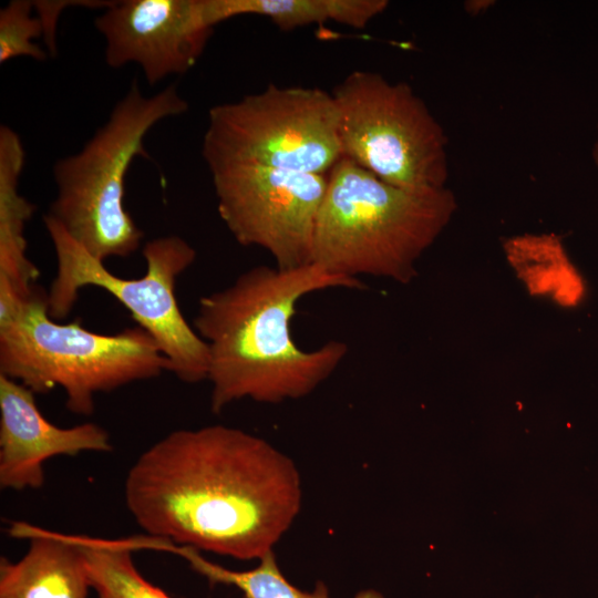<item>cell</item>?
Masks as SVG:
<instances>
[{"mask_svg":"<svg viewBox=\"0 0 598 598\" xmlns=\"http://www.w3.org/2000/svg\"><path fill=\"white\" fill-rule=\"evenodd\" d=\"M126 506L147 535L259 560L299 515L295 462L265 439L223 424L168 433L131 466Z\"/></svg>","mask_w":598,"mask_h":598,"instance_id":"1","label":"cell"},{"mask_svg":"<svg viewBox=\"0 0 598 598\" xmlns=\"http://www.w3.org/2000/svg\"><path fill=\"white\" fill-rule=\"evenodd\" d=\"M333 288L363 285L316 264L293 269L256 266L199 298L193 327L208 347L213 413L243 399L269 404L301 399L332 375L348 346L330 340L301 349L291 323L303 297Z\"/></svg>","mask_w":598,"mask_h":598,"instance_id":"2","label":"cell"},{"mask_svg":"<svg viewBox=\"0 0 598 598\" xmlns=\"http://www.w3.org/2000/svg\"><path fill=\"white\" fill-rule=\"evenodd\" d=\"M312 241L311 264L359 279L408 283L416 262L451 221L456 200L446 188L391 185L341 156L327 174Z\"/></svg>","mask_w":598,"mask_h":598,"instance_id":"3","label":"cell"},{"mask_svg":"<svg viewBox=\"0 0 598 598\" xmlns=\"http://www.w3.org/2000/svg\"><path fill=\"white\" fill-rule=\"evenodd\" d=\"M165 371L167 359L141 327L103 334L78 321L60 323L50 317L47 292L37 286L27 299L0 313V374L34 393L61 388L74 414L91 415L97 393Z\"/></svg>","mask_w":598,"mask_h":598,"instance_id":"4","label":"cell"},{"mask_svg":"<svg viewBox=\"0 0 598 598\" xmlns=\"http://www.w3.org/2000/svg\"><path fill=\"white\" fill-rule=\"evenodd\" d=\"M187 110L176 86L145 96L134 81L82 150L54 164L48 214L96 259L138 249L144 235L124 206L126 173L135 157L150 158L144 138L152 127Z\"/></svg>","mask_w":598,"mask_h":598,"instance_id":"5","label":"cell"},{"mask_svg":"<svg viewBox=\"0 0 598 598\" xmlns=\"http://www.w3.org/2000/svg\"><path fill=\"white\" fill-rule=\"evenodd\" d=\"M43 221L56 257V275L48 297L52 319H64L83 287H99L127 309L131 317L156 342L169 371L186 383L207 380L209 353L206 342L184 318L176 299V280L196 259L195 248L177 235L148 240L142 249L146 272L126 279L110 271L74 240L51 215Z\"/></svg>","mask_w":598,"mask_h":598,"instance_id":"6","label":"cell"},{"mask_svg":"<svg viewBox=\"0 0 598 598\" xmlns=\"http://www.w3.org/2000/svg\"><path fill=\"white\" fill-rule=\"evenodd\" d=\"M331 94L339 110L341 156L398 187H445L447 136L408 83L353 71Z\"/></svg>","mask_w":598,"mask_h":598,"instance_id":"7","label":"cell"},{"mask_svg":"<svg viewBox=\"0 0 598 598\" xmlns=\"http://www.w3.org/2000/svg\"><path fill=\"white\" fill-rule=\"evenodd\" d=\"M338 125L331 93L269 84L209 110L202 155L208 168L254 164L327 175L341 157Z\"/></svg>","mask_w":598,"mask_h":598,"instance_id":"8","label":"cell"},{"mask_svg":"<svg viewBox=\"0 0 598 598\" xmlns=\"http://www.w3.org/2000/svg\"><path fill=\"white\" fill-rule=\"evenodd\" d=\"M217 210L235 240L265 249L280 269L311 264L327 175L254 164L209 168Z\"/></svg>","mask_w":598,"mask_h":598,"instance_id":"9","label":"cell"},{"mask_svg":"<svg viewBox=\"0 0 598 598\" xmlns=\"http://www.w3.org/2000/svg\"><path fill=\"white\" fill-rule=\"evenodd\" d=\"M94 24L105 39L107 65L136 63L150 85L189 71L214 29L203 0L113 1Z\"/></svg>","mask_w":598,"mask_h":598,"instance_id":"10","label":"cell"},{"mask_svg":"<svg viewBox=\"0 0 598 598\" xmlns=\"http://www.w3.org/2000/svg\"><path fill=\"white\" fill-rule=\"evenodd\" d=\"M110 434L95 423L60 427L38 409L34 392L0 374V486L40 488L43 464L56 455L111 452Z\"/></svg>","mask_w":598,"mask_h":598,"instance_id":"11","label":"cell"},{"mask_svg":"<svg viewBox=\"0 0 598 598\" xmlns=\"http://www.w3.org/2000/svg\"><path fill=\"white\" fill-rule=\"evenodd\" d=\"M9 533L29 540L16 563L0 561V598H87L91 587L86 559L76 535L13 522Z\"/></svg>","mask_w":598,"mask_h":598,"instance_id":"12","label":"cell"},{"mask_svg":"<svg viewBox=\"0 0 598 598\" xmlns=\"http://www.w3.org/2000/svg\"><path fill=\"white\" fill-rule=\"evenodd\" d=\"M20 136L9 126L0 127V312L27 299L40 276L27 257L24 228L34 205L18 190L24 165Z\"/></svg>","mask_w":598,"mask_h":598,"instance_id":"13","label":"cell"},{"mask_svg":"<svg viewBox=\"0 0 598 598\" xmlns=\"http://www.w3.org/2000/svg\"><path fill=\"white\" fill-rule=\"evenodd\" d=\"M385 0H203L207 23L216 24L243 14L269 18L280 30L329 20L364 28L388 7Z\"/></svg>","mask_w":598,"mask_h":598,"instance_id":"14","label":"cell"},{"mask_svg":"<svg viewBox=\"0 0 598 598\" xmlns=\"http://www.w3.org/2000/svg\"><path fill=\"white\" fill-rule=\"evenodd\" d=\"M157 548L179 555L210 584L238 588L243 598H330L328 587L323 582H318L312 590H302L293 586L279 568L274 551L259 559L252 569L233 570L207 560L199 550L188 546L176 545L163 539ZM352 598L384 597L374 589H364Z\"/></svg>","mask_w":598,"mask_h":598,"instance_id":"15","label":"cell"},{"mask_svg":"<svg viewBox=\"0 0 598 598\" xmlns=\"http://www.w3.org/2000/svg\"><path fill=\"white\" fill-rule=\"evenodd\" d=\"M97 598H172L136 569L131 538L105 539L76 535Z\"/></svg>","mask_w":598,"mask_h":598,"instance_id":"16","label":"cell"},{"mask_svg":"<svg viewBox=\"0 0 598 598\" xmlns=\"http://www.w3.org/2000/svg\"><path fill=\"white\" fill-rule=\"evenodd\" d=\"M30 0H12L0 10V63L28 56L44 61L47 52L33 42L44 35L41 20L32 16Z\"/></svg>","mask_w":598,"mask_h":598,"instance_id":"17","label":"cell"},{"mask_svg":"<svg viewBox=\"0 0 598 598\" xmlns=\"http://www.w3.org/2000/svg\"><path fill=\"white\" fill-rule=\"evenodd\" d=\"M113 1H96V0H40L32 1L33 8L37 12V17L41 20L44 30V42L51 55L56 54V30L58 20L61 12L69 7H86L91 9H106Z\"/></svg>","mask_w":598,"mask_h":598,"instance_id":"18","label":"cell"},{"mask_svg":"<svg viewBox=\"0 0 598 598\" xmlns=\"http://www.w3.org/2000/svg\"><path fill=\"white\" fill-rule=\"evenodd\" d=\"M488 3H493L492 1H468V3L466 4V10L468 13L471 14H476L478 13L481 10H486L488 6Z\"/></svg>","mask_w":598,"mask_h":598,"instance_id":"19","label":"cell"},{"mask_svg":"<svg viewBox=\"0 0 598 598\" xmlns=\"http://www.w3.org/2000/svg\"><path fill=\"white\" fill-rule=\"evenodd\" d=\"M592 159L596 164V166L598 167V137L592 146Z\"/></svg>","mask_w":598,"mask_h":598,"instance_id":"20","label":"cell"}]
</instances>
